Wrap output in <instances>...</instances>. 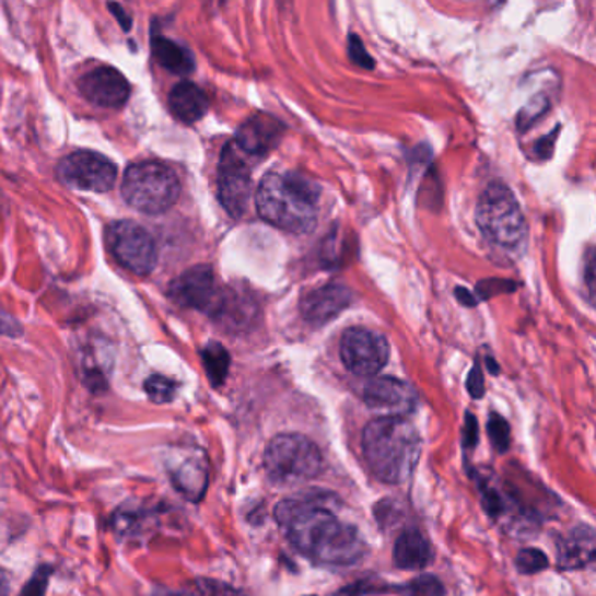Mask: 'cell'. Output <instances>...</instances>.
Wrapping results in <instances>:
<instances>
[{
    "label": "cell",
    "instance_id": "23",
    "mask_svg": "<svg viewBox=\"0 0 596 596\" xmlns=\"http://www.w3.org/2000/svg\"><path fill=\"white\" fill-rule=\"evenodd\" d=\"M488 437L492 440L493 448L499 453H505L511 446V426L504 417L499 413L490 414L488 418Z\"/></svg>",
    "mask_w": 596,
    "mask_h": 596
},
{
    "label": "cell",
    "instance_id": "27",
    "mask_svg": "<svg viewBox=\"0 0 596 596\" xmlns=\"http://www.w3.org/2000/svg\"><path fill=\"white\" fill-rule=\"evenodd\" d=\"M197 588L200 596H242L238 589L233 588L230 584L221 583V581L198 580Z\"/></svg>",
    "mask_w": 596,
    "mask_h": 596
},
{
    "label": "cell",
    "instance_id": "3",
    "mask_svg": "<svg viewBox=\"0 0 596 596\" xmlns=\"http://www.w3.org/2000/svg\"><path fill=\"white\" fill-rule=\"evenodd\" d=\"M256 207L271 226L308 233L318 218L317 184L296 172H270L257 188Z\"/></svg>",
    "mask_w": 596,
    "mask_h": 596
},
{
    "label": "cell",
    "instance_id": "13",
    "mask_svg": "<svg viewBox=\"0 0 596 596\" xmlns=\"http://www.w3.org/2000/svg\"><path fill=\"white\" fill-rule=\"evenodd\" d=\"M79 92L87 102L98 107L116 109L127 104L130 83L119 70L113 67H98L79 79Z\"/></svg>",
    "mask_w": 596,
    "mask_h": 596
},
{
    "label": "cell",
    "instance_id": "8",
    "mask_svg": "<svg viewBox=\"0 0 596 596\" xmlns=\"http://www.w3.org/2000/svg\"><path fill=\"white\" fill-rule=\"evenodd\" d=\"M168 296L184 308L198 309L213 317L224 314L226 309V294L219 289L210 266H195L184 271L171 283Z\"/></svg>",
    "mask_w": 596,
    "mask_h": 596
},
{
    "label": "cell",
    "instance_id": "31",
    "mask_svg": "<svg viewBox=\"0 0 596 596\" xmlns=\"http://www.w3.org/2000/svg\"><path fill=\"white\" fill-rule=\"evenodd\" d=\"M467 393L470 394L472 399H481L484 396L483 370H481L479 364H475V367L470 370L469 376H467Z\"/></svg>",
    "mask_w": 596,
    "mask_h": 596
},
{
    "label": "cell",
    "instance_id": "35",
    "mask_svg": "<svg viewBox=\"0 0 596 596\" xmlns=\"http://www.w3.org/2000/svg\"><path fill=\"white\" fill-rule=\"evenodd\" d=\"M455 296H457V300L460 301L461 305L475 306L476 303H478V301L475 300V296L464 288H458L457 291H455Z\"/></svg>",
    "mask_w": 596,
    "mask_h": 596
},
{
    "label": "cell",
    "instance_id": "25",
    "mask_svg": "<svg viewBox=\"0 0 596 596\" xmlns=\"http://www.w3.org/2000/svg\"><path fill=\"white\" fill-rule=\"evenodd\" d=\"M408 593L411 596H444V586L435 575H420L409 584Z\"/></svg>",
    "mask_w": 596,
    "mask_h": 596
},
{
    "label": "cell",
    "instance_id": "30",
    "mask_svg": "<svg viewBox=\"0 0 596 596\" xmlns=\"http://www.w3.org/2000/svg\"><path fill=\"white\" fill-rule=\"evenodd\" d=\"M483 507L490 518H499L504 513V502L495 488L484 487Z\"/></svg>",
    "mask_w": 596,
    "mask_h": 596
},
{
    "label": "cell",
    "instance_id": "17",
    "mask_svg": "<svg viewBox=\"0 0 596 596\" xmlns=\"http://www.w3.org/2000/svg\"><path fill=\"white\" fill-rule=\"evenodd\" d=\"M394 565L400 571H422L432 562V548L422 531L408 528L394 545Z\"/></svg>",
    "mask_w": 596,
    "mask_h": 596
},
{
    "label": "cell",
    "instance_id": "39",
    "mask_svg": "<svg viewBox=\"0 0 596 596\" xmlns=\"http://www.w3.org/2000/svg\"><path fill=\"white\" fill-rule=\"evenodd\" d=\"M306 596H317V595H306Z\"/></svg>",
    "mask_w": 596,
    "mask_h": 596
},
{
    "label": "cell",
    "instance_id": "4",
    "mask_svg": "<svg viewBox=\"0 0 596 596\" xmlns=\"http://www.w3.org/2000/svg\"><path fill=\"white\" fill-rule=\"evenodd\" d=\"M323 452L314 441L296 432L274 435L265 453L268 478L277 484L309 481L323 475Z\"/></svg>",
    "mask_w": 596,
    "mask_h": 596
},
{
    "label": "cell",
    "instance_id": "12",
    "mask_svg": "<svg viewBox=\"0 0 596 596\" xmlns=\"http://www.w3.org/2000/svg\"><path fill=\"white\" fill-rule=\"evenodd\" d=\"M362 399L367 408L384 413V417H405L411 413L417 405L413 388L393 376H382L367 382Z\"/></svg>",
    "mask_w": 596,
    "mask_h": 596
},
{
    "label": "cell",
    "instance_id": "5",
    "mask_svg": "<svg viewBox=\"0 0 596 596\" xmlns=\"http://www.w3.org/2000/svg\"><path fill=\"white\" fill-rule=\"evenodd\" d=\"M121 192L127 203L139 212L163 213L179 200V177L165 163H133L125 172Z\"/></svg>",
    "mask_w": 596,
    "mask_h": 596
},
{
    "label": "cell",
    "instance_id": "32",
    "mask_svg": "<svg viewBox=\"0 0 596 596\" xmlns=\"http://www.w3.org/2000/svg\"><path fill=\"white\" fill-rule=\"evenodd\" d=\"M479 440V425L475 414H466V423H464V446L466 448H475Z\"/></svg>",
    "mask_w": 596,
    "mask_h": 596
},
{
    "label": "cell",
    "instance_id": "18",
    "mask_svg": "<svg viewBox=\"0 0 596 596\" xmlns=\"http://www.w3.org/2000/svg\"><path fill=\"white\" fill-rule=\"evenodd\" d=\"M174 484L180 493L198 502L207 492L209 484V461L203 453L189 455L186 460L180 461L177 469L172 470Z\"/></svg>",
    "mask_w": 596,
    "mask_h": 596
},
{
    "label": "cell",
    "instance_id": "24",
    "mask_svg": "<svg viewBox=\"0 0 596 596\" xmlns=\"http://www.w3.org/2000/svg\"><path fill=\"white\" fill-rule=\"evenodd\" d=\"M144 388L145 394L157 405L171 402L175 397V393H177V384L162 375H154L145 379Z\"/></svg>",
    "mask_w": 596,
    "mask_h": 596
},
{
    "label": "cell",
    "instance_id": "2",
    "mask_svg": "<svg viewBox=\"0 0 596 596\" xmlns=\"http://www.w3.org/2000/svg\"><path fill=\"white\" fill-rule=\"evenodd\" d=\"M362 453L371 475L385 484L406 483L422 453V440L405 417H378L362 432Z\"/></svg>",
    "mask_w": 596,
    "mask_h": 596
},
{
    "label": "cell",
    "instance_id": "11",
    "mask_svg": "<svg viewBox=\"0 0 596 596\" xmlns=\"http://www.w3.org/2000/svg\"><path fill=\"white\" fill-rule=\"evenodd\" d=\"M242 151L236 148L235 142L222 151L221 163H219L218 191L222 207L230 213L231 218H242L250 201V168L245 163Z\"/></svg>",
    "mask_w": 596,
    "mask_h": 596
},
{
    "label": "cell",
    "instance_id": "1",
    "mask_svg": "<svg viewBox=\"0 0 596 596\" xmlns=\"http://www.w3.org/2000/svg\"><path fill=\"white\" fill-rule=\"evenodd\" d=\"M274 519L292 548L317 565H355L367 554L361 531L341 522L317 496H294L279 502Z\"/></svg>",
    "mask_w": 596,
    "mask_h": 596
},
{
    "label": "cell",
    "instance_id": "9",
    "mask_svg": "<svg viewBox=\"0 0 596 596\" xmlns=\"http://www.w3.org/2000/svg\"><path fill=\"white\" fill-rule=\"evenodd\" d=\"M58 179L79 191H110L116 183V165L104 154L75 151L63 157L57 166Z\"/></svg>",
    "mask_w": 596,
    "mask_h": 596
},
{
    "label": "cell",
    "instance_id": "22",
    "mask_svg": "<svg viewBox=\"0 0 596 596\" xmlns=\"http://www.w3.org/2000/svg\"><path fill=\"white\" fill-rule=\"evenodd\" d=\"M516 569H518L519 574L523 575H534L539 574V572L546 571L549 566V558L545 551L536 548L522 549L518 554H516Z\"/></svg>",
    "mask_w": 596,
    "mask_h": 596
},
{
    "label": "cell",
    "instance_id": "33",
    "mask_svg": "<svg viewBox=\"0 0 596 596\" xmlns=\"http://www.w3.org/2000/svg\"><path fill=\"white\" fill-rule=\"evenodd\" d=\"M557 133H549L548 137H545V139H540L539 142H537L536 145V154H539V157H549L551 154H553V148H554V139H557Z\"/></svg>",
    "mask_w": 596,
    "mask_h": 596
},
{
    "label": "cell",
    "instance_id": "20",
    "mask_svg": "<svg viewBox=\"0 0 596 596\" xmlns=\"http://www.w3.org/2000/svg\"><path fill=\"white\" fill-rule=\"evenodd\" d=\"M154 58L163 69L171 70L174 74H191L195 70V58L188 48H184L175 40L166 39L163 35H156L151 43Z\"/></svg>",
    "mask_w": 596,
    "mask_h": 596
},
{
    "label": "cell",
    "instance_id": "10",
    "mask_svg": "<svg viewBox=\"0 0 596 596\" xmlns=\"http://www.w3.org/2000/svg\"><path fill=\"white\" fill-rule=\"evenodd\" d=\"M341 361L358 376H375L390 358L388 341L379 332L366 327H350L341 338Z\"/></svg>",
    "mask_w": 596,
    "mask_h": 596
},
{
    "label": "cell",
    "instance_id": "19",
    "mask_svg": "<svg viewBox=\"0 0 596 596\" xmlns=\"http://www.w3.org/2000/svg\"><path fill=\"white\" fill-rule=\"evenodd\" d=\"M168 104H171V110L175 118L188 122V125L200 121L209 110V98L204 95L203 90L189 81L174 86L171 96H168Z\"/></svg>",
    "mask_w": 596,
    "mask_h": 596
},
{
    "label": "cell",
    "instance_id": "29",
    "mask_svg": "<svg viewBox=\"0 0 596 596\" xmlns=\"http://www.w3.org/2000/svg\"><path fill=\"white\" fill-rule=\"evenodd\" d=\"M51 569L49 566H43L39 571L35 572L31 583L26 584L25 589L22 592V596H44L46 586H48L49 575H51Z\"/></svg>",
    "mask_w": 596,
    "mask_h": 596
},
{
    "label": "cell",
    "instance_id": "36",
    "mask_svg": "<svg viewBox=\"0 0 596 596\" xmlns=\"http://www.w3.org/2000/svg\"><path fill=\"white\" fill-rule=\"evenodd\" d=\"M0 596H9V577L4 571H0Z\"/></svg>",
    "mask_w": 596,
    "mask_h": 596
},
{
    "label": "cell",
    "instance_id": "16",
    "mask_svg": "<svg viewBox=\"0 0 596 596\" xmlns=\"http://www.w3.org/2000/svg\"><path fill=\"white\" fill-rule=\"evenodd\" d=\"M557 562L562 571H581L595 560L596 534L589 525H577L557 540Z\"/></svg>",
    "mask_w": 596,
    "mask_h": 596
},
{
    "label": "cell",
    "instance_id": "15",
    "mask_svg": "<svg viewBox=\"0 0 596 596\" xmlns=\"http://www.w3.org/2000/svg\"><path fill=\"white\" fill-rule=\"evenodd\" d=\"M283 131L285 128L279 119L273 118L270 114L259 113L253 118H248L238 128L235 144L242 153L248 154V156H266L277 148Z\"/></svg>",
    "mask_w": 596,
    "mask_h": 596
},
{
    "label": "cell",
    "instance_id": "38",
    "mask_svg": "<svg viewBox=\"0 0 596 596\" xmlns=\"http://www.w3.org/2000/svg\"><path fill=\"white\" fill-rule=\"evenodd\" d=\"M487 366H488V370H490V373H492V375H499V367H496V364H495V361H493L492 358H487Z\"/></svg>",
    "mask_w": 596,
    "mask_h": 596
},
{
    "label": "cell",
    "instance_id": "6",
    "mask_svg": "<svg viewBox=\"0 0 596 596\" xmlns=\"http://www.w3.org/2000/svg\"><path fill=\"white\" fill-rule=\"evenodd\" d=\"M476 222L484 236L501 247H518L527 236L522 207L513 191L501 183L490 184L479 197Z\"/></svg>",
    "mask_w": 596,
    "mask_h": 596
},
{
    "label": "cell",
    "instance_id": "28",
    "mask_svg": "<svg viewBox=\"0 0 596 596\" xmlns=\"http://www.w3.org/2000/svg\"><path fill=\"white\" fill-rule=\"evenodd\" d=\"M349 55L353 63H358L362 69H375V60L370 57V52L366 51L358 35H350Z\"/></svg>",
    "mask_w": 596,
    "mask_h": 596
},
{
    "label": "cell",
    "instance_id": "21",
    "mask_svg": "<svg viewBox=\"0 0 596 596\" xmlns=\"http://www.w3.org/2000/svg\"><path fill=\"white\" fill-rule=\"evenodd\" d=\"M201 359H203V367L207 371L210 384L213 387H221L226 382L227 373H230L231 359L227 350L221 343L212 341L201 350Z\"/></svg>",
    "mask_w": 596,
    "mask_h": 596
},
{
    "label": "cell",
    "instance_id": "14",
    "mask_svg": "<svg viewBox=\"0 0 596 596\" xmlns=\"http://www.w3.org/2000/svg\"><path fill=\"white\" fill-rule=\"evenodd\" d=\"M353 296L350 289L340 283H329L324 288L308 292L301 300V315L312 326H326L338 315L352 305Z\"/></svg>",
    "mask_w": 596,
    "mask_h": 596
},
{
    "label": "cell",
    "instance_id": "26",
    "mask_svg": "<svg viewBox=\"0 0 596 596\" xmlns=\"http://www.w3.org/2000/svg\"><path fill=\"white\" fill-rule=\"evenodd\" d=\"M549 104L546 101L545 96H536V101H531L530 104L525 107V109L519 113L518 116V127L519 130H525V128H530L531 122L537 121V119L546 113Z\"/></svg>",
    "mask_w": 596,
    "mask_h": 596
},
{
    "label": "cell",
    "instance_id": "7",
    "mask_svg": "<svg viewBox=\"0 0 596 596\" xmlns=\"http://www.w3.org/2000/svg\"><path fill=\"white\" fill-rule=\"evenodd\" d=\"M110 253L131 273L148 277L156 268L157 254L153 236L136 222H114L107 233Z\"/></svg>",
    "mask_w": 596,
    "mask_h": 596
},
{
    "label": "cell",
    "instance_id": "34",
    "mask_svg": "<svg viewBox=\"0 0 596 596\" xmlns=\"http://www.w3.org/2000/svg\"><path fill=\"white\" fill-rule=\"evenodd\" d=\"M586 283H588L589 296H593V291H595V256H593V250H589L588 261H586Z\"/></svg>",
    "mask_w": 596,
    "mask_h": 596
},
{
    "label": "cell",
    "instance_id": "37",
    "mask_svg": "<svg viewBox=\"0 0 596 596\" xmlns=\"http://www.w3.org/2000/svg\"><path fill=\"white\" fill-rule=\"evenodd\" d=\"M110 9H113L114 13H116V16L119 17V22H121V25H122V28H125V31H130V25H128L127 22H125V20H122V9L119 8V5H110Z\"/></svg>",
    "mask_w": 596,
    "mask_h": 596
}]
</instances>
